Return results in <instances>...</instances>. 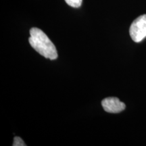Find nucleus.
<instances>
[{
	"mask_svg": "<svg viewBox=\"0 0 146 146\" xmlns=\"http://www.w3.org/2000/svg\"><path fill=\"white\" fill-rule=\"evenodd\" d=\"M129 33L133 41L139 43L146 37V14L137 18L131 24Z\"/></svg>",
	"mask_w": 146,
	"mask_h": 146,
	"instance_id": "nucleus-2",
	"label": "nucleus"
},
{
	"mask_svg": "<svg viewBox=\"0 0 146 146\" xmlns=\"http://www.w3.org/2000/svg\"><path fill=\"white\" fill-rule=\"evenodd\" d=\"M66 3L73 8H79L82 4L83 0H65Z\"/></svg>",
	"mask_w": 146,
	"mask_h": 146,
	"instance_id": "nucleus-4",
	"label": "nucleus"
},
{
	"mask_svg": "<svg viewBox=\"0 0 146 146\" xmlns=\"http://www.w3.org/2000/svg\"><path fill=\"white\" fill-rule=\"evenodd\" d=\"M102 107L106 112L119 113L125 109L126 106L117 98H108L102 102Z\"/></svg>",
	"mask_w": 146,
	"mask_h": 146,
	"instance_id": "nucleus-3",
	"label": "nucleus"
},
{
	"mask_svg": "<svg viewBox=\"0 0 146 146\" xmlns=\"http://www.w3.org/2000/svg\"><path fill=\"white\" fill-rule=\"evenodd\" d=\"M30 35L29 43L39 54L52 60L58 58L56 47L43 31L38 28H32L30 30Z\"/></svg>",
	"mask_w": 146,
	"mask_h": 146,
	"instance_id": "nucleus-1",
	"label": "nucleus"
},
{
	"mask_svg": "<svg viewBox=\"0 0 146 146\" xmlns=\"http://www.w3.org/2000/svg\"><path fill=\"white\" fill-rule=\"evenodd\" d=\"M27 145L25 143V142L23 141V140L22 139L19 137H15L14 139V143L13 146H26Z\"/></svg>",
	"mask_w": 146,
	"mask_h": 146,
	"instance_id": "nucleus-5",
	"label": "nucleus"
}]
</instances>
